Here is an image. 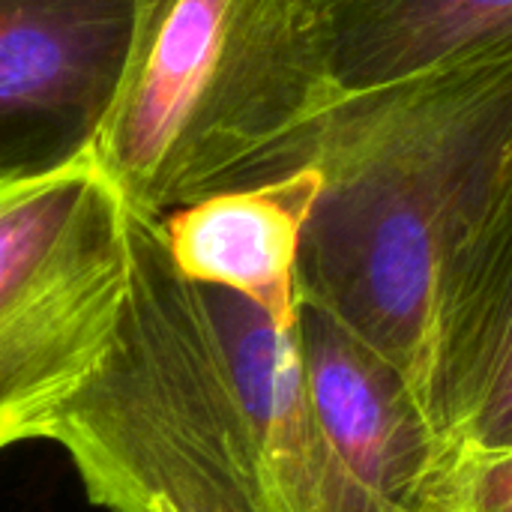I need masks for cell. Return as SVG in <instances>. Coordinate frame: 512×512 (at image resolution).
I'll return each mask as SVG.
<instances>
[{
  "instance_id": "cell-6",
  "label": "cell",
  "mask_w": 512,
  "mask_h": 512,
  "mask_svg": "<svg viewBox=\"0 0 512 512\" xmlns=\"http://www.w3.org/2000/svg\"><path fill=\"white\" fill-rule=\"evenodd\" d=\"M264 512H381L345 468L309 396L297 324L204 288Z\"/></svg>"
},
{
  "instance_id": "cell-2",
  "label": "cell",
  "mask_w": 512,
  "mask_h": 512,
  "mask_svg": "<svg viewBox=\"0 0 512 512\" xmlns=\"http://www.w3.org/2000/svg\"><path fill=\"white\" fill-rule=\"evenodd\" d=\"M342 102L318 0H135L90 156L150 219L297 168Z\"/></svg>"
},
{
  "instance_id": "cell-10",
  "label": "cell",
  "mask_w": 512,
  "mask_h": 512,
  "mask_svg": "<svg viewBox=\"0 0 512 512\" xmlns=\"http://www.w3.org/2000/svg\"><path fill=\"white\" fill-rule=\"evenodd\" d=\"M342 99L512 54V0H318Z\"/></svg>"
},
{
  "instance_id": "cell-3",
  "label": "cell",
  "mask_w": 512,
  "mask_h": 512,
  "mask_svg": "<svg viewBox=\"0 0 512 512\" xmlns=\"http://www.w3.org/2000/svg\"><path fill=\"white\" fill-rule=\"evenodd\" d=\"M129 222L120 330L45 441L105 512H264L207 291L174 270L156 219Z\"/></svg>"
},
{
  "instance_id": "cell-11",
  "label": "cell",
  "mask_w": 512,
  "mask_h": 512,
  "mask_svg": "<svg viewBox=\"0 0 512 512\" xmlns=\"http://www.w3.org/2000/svg\"><path fill=\"white\" fill-rule=\"evenodd\" d=\"M438 512H512V444L465 450Z\"/></svg>"
},
{
  "instance_id": "cell-1",
  "label": "cell",
  "mask_w": 512,
  "mask_h": 512,
  "mask_svg": "<svg viewBox=\"0 0 512 512\" xmlns=\"http://www.w3.org/2000/svg\"><path fill=\"white\" fill-rule=\"evenodd\" d=\"M300 165L321 174L300 309L381 354L426 405L441 279L512 174V54L342 99Z\"/></svg>"
},
{
  "instance_id": "cell-8",
  "label": "cell",
  "mask_w": 512,
  "mask_h": 512,
  "mask_svg": "<svg viewBox=\"0 0 512 512\" xmlns=\"http://www.w3.org/2000/svg\"><path fill=\"white\" fill-rule=\"evenodd\" d=\"M426 405L456 453L512 444V174L441 279Z\"/></svg>"
},
{
  "instance_id": "cell-5",
  "label": "cell",
  "mask_w": 512,
  "mask_h": 512,
  "mask_svg": "<svg viewBox=\"0 0 512 512\" xmlns=\"http://www.w3.org/2000/svg\"><path fill=\"white\" fill-rule=\"evenodd\" d=\"M132 12L135 0H0V180L90 153Z\"/></svg>"
},
{
  "instance_id": "cell-7",
  "label": "cell",
  "mask_w": 512,
  "mask_h": 512,
  "mask_svg": "<svg viewBox=\"0 0 512 512\" xmlns=\"http://www.w3.org/2000/svg\"><path fill=\"white\" fill-rule=\"evenodd\" d=\"M297 339L318 420L381 512H432L450 453L408 378L345 327L300 309Z\"/></svg>"
},
{
  "instance_id": "cell-4",
  "label": "cell",
  "mask_w": 512,
  "mask_h": 512,
  "mask_svg": "<svg viewBox=\"0 0 512 512\" xmlns=\"http://www.w3.org/2000/svg\"><path fill=\"white\" fill-rule=\"evenodd\" d=\"M129 285V207L90 153L0 180V453L48 438L105 363Z\"/></svg>"
},
{
  "instance_id": "cell-9",
  "label": "cell",
  "mask_w": 512,
  "mask_h": 512,
  "mask_svg": "<svg viewBox=\"0 0 512 512\" xmlns=\"http://www.w3.org/2000/svg\"><path fill=\"white\" fill-rule=\"evenodd\" d=\"M318 192L321 174L300 165L261 183L204 195L156 222L183 279L237 294L273 324L294 327L300 246Z\"/></svg>"
}]
</instances>
